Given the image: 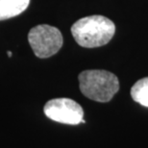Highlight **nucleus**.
<instances>
[{"mask_svg":"<svg viewBox=\"0 0 148 148\" xmlns=\"http://www.w3.org/2000/svg\"><path fill=\"white\" fill-rule=\"evenodd\" d=\"M44 114L50 119L64 124L77 125L85 123L84 111L78 103L69 98H55L44 106Z\"/></svg>","mask_w":148,"mask_h":148,"instance_id":"4","label":"nucleus"},{"mask_svg":"<svg viewBox=\"0 0 148 148\" xmlns=\"http://www.w3.org/2000/svg\"><path fill=\"white\" fill-rule=\"evenodd\" d=\"M7 54H8V56H9V57H12V52H11V51L7 52Z\"/></svg>","mask_w":148,"mask_h":148,"instance_id":"7","label":"nucleus"},{"mask_svg":"<svg viewBox=\"0 0 148 148\" xmlns=\"http://www.w3.org/2000/svg\"><path fill=\"white\" fill-rule=\"evenodd\" d=\"M78 79L82 93L96 102L111 101L119 90L117 77L107 70H85L79 74Z\"/></svg>","mask_w":148,"mask_h":148,"instance_id":"2","label":"nucleus"},{"mask_svg":"<svg viewBox=\"0 0 148 148\" xmlns=\"http://www.w3.org/2000/svg\"><path fill=\"white\" fill-rule=\"evenodd\" d=\"M114 32V23L103 16L83 17L71 27V34L75 41L86 48L105 45L112 40Z\"/></svg>","mask_w":148,"mask_h":148,"instance_id":"1","label":"nucleus"},{"mask_svg":"<svg viewBox=\"0 0 148 148\" xmlns=\"http://www.w3.org/2000/svg\"><path fill=\"white\" fill-rule=\"evenodd\" d=\"M131 96L134 101L148 108V77L138 80L133 86Z\"/></svg>","mask_w":148,"mask_h":148,"instance_id":"6","label":"nucleus"},{"mask_svg":"<svg viewBox=\"0 0 148 148\" xmlns=\"http://www.w3.org/2000/svg\"><path fill=\"white\" fill-rule=\"evenodd\" d=\"M28 41L35 55L38 58L45 59L55 55L62 48L64 38L58 28L41 24L31 29Z\"/></svg>","mask_w":148,"mask_h":148,"instance_id":"3","label":"nucleus"},{"mask_svg":"<svg viewBox=\"0 0 148 148\" xmlns=\"http://www.w3.org/2000/svg\"><path fill=\"white\" fill-rule=\"evenodd\" d=\"M30 0H0V20L16 16L29 6Z\"/></svg>","mask_w":148,"mask_h":148,"instance_id":"5","label":"nucleus"}]
</instances>
